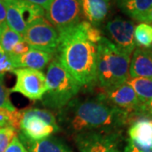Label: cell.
I'll return each mask as SVG.
<instances>
[{
  "mask_svg": "<svg viewBox=\"0 0 152 152\" xmlns=\"http://www.w3.org/2000/svg\"><path fill=\"white\" fill-rule=\"evenodd\" d=\"M21 41H23V37L11 30L6 22L0 26V48L5 53L10 54L14 47Z\"/></svg>",
  "mask_w": 152,
  "mask_h": 152,
  "instance_id": "20",
  "label": "cell"
},
{
  "mask_svg": "<svg viewBox=\"0 0 152 152\" xmlns=\"http://www.w3.org/2000/svg\"><path fill=\"white\" fill-rule=\"evenodd\" d=\"M127 83L134 89L141 103H146L152 100V79L129 77Z\"/></svg>",
  "mask_w": 152,
  "mask_h": 152,
  "instance_id": "19",
  "label": "cell"
},
{
  "mask_svg": "<svg viewBox=\"0 0 152 152\" xmlns=\"http://www.w3.org/2000/svg\"><path fill=\"white\" fill-rule=\"evenodd\" d=\"M105 31L109 41L125 53L130 55L136 48L134 38V24L130 20L115 17L107 23Z\"/></svg>",
  "mask_w": 152,
  "mask_h": 152,
  "instance_id": "11",
  "label": "cell"
},
{
  "mask_svg": "<svg viewBox=\"0 0 152 152\" xmlns=\"http://www.w3.org/2000/svg\"><path fill=\"white\" fill-rule=\"evenodd\" d=\"M17 130L12 127L0 128V152H4L15 136Z\"/></svg>",
  "mask_w": 152,
  "mask_h": 152,
  "instance_id": "24",
  "label": "cell"
},
{
  "mask_svg": "<svg viewBox=\"0 0 152 152\" xmlns=\"http://www.w3.org/2000/svg\"><path fill=\"white\" fill-rule=\"evenodd\" d=\"M80 152H120L119 134L117 131H90L76 134Z\"/></svg>",
  "mask_w": 152,
  "mask_h": 152,
  "instance_id": "9",
  "label": "cell"
},
{
  "mask_svg": "<svg viewBox=\"0 0 152 152\" xmlns=\"http://www.w3.org/2000/svg\"><path fill=\"white\" fill-rule=\"evenodd\" d=\"M45 75L48 90L41 101L48 108L59 111L75 99L80 90V86L57 57L49 64Z\"/></svg>",
  "mask_w": 152,
  "mask_h": 152,
  "instance_id": "4",
  "label": "cell"
},
{
  "mask_svg": "<svg viewBox=\"0 0 152 152\" xmlns=\"http://www.w3.org/2000/svg\"><path fill=\"white\" fill-rule=\"evenodd\" d=\"M135 120L140 118H146L152 119V100L146 103H141L134 113Z\"/></svg>",
  "mask_w": 152,
  "mask_h": 152,
  "instance_id": "26",
  "label": "cell"
},
{
  "mask_svg": "<svg viewBox=\"0 0 152 152\" xmlns=\"http://www.w3.org/2000/svg\"><path fill=\"white\" fill-rule=\"evenodd\" d=\"M124 152H144L140 147H138L134 145L131 140H128V144L125 147L124 151Z\"/></svg>",
  "mask_w": 152,
  "mask_h": 152,
  "instance_id": "31",
  "label": "cell"
},
{
  "mask_svg": "<svg viewBox=\"0 0 152 152\" xmlns=\"http://www.w3.org/2000/svg\"><path fill=\"white\" fill-rule=\"evenodd\" d=\"M117 6L124 14L140 21L152 8V0H115Z\"/></svg>",
  "mask_w": 152,
  "mask_h": 152,
  "instance_id": "18",
  "label": "cell"
},
{
  "mask_svg": "<svg viewBox=\"0 0 152 152\" xmlns=\"http://www.w3.org/2000/svg\"><path fill=\"white\" fill-rule=\"evenodd\" d=\"M6 22V7L4 0H0V26Z\"/></svg>",
  "mask_w": 152,
  "mask_h": 152,
  "instance_id": "29",
  "label": "cell"
},
{
  "mask_svg": "<svg viewBox=\"0 0 152 152\" xmlns=\"http://www.w3.org/2000/svg\"><path fill=\"white\" fill-rule=\"evenodd\" d=\"M140 21L143 22V23H152V8L150 10L147 12L146 14L142 17Z\"/></svg>",
  "mask_w": 152,
  "mask_h": 152,
  "instance_id": "32",
  "label": "cell"
},
{
  "mask_svg": "<svg viewBox=\"0 0 152 152\" xmlns=\"http://www.w3.org/2000/svg\"><path fill=\"white\" fill-rule=\"evenodd\" d=\"M129 77L152 79V58L148 49L135 48L129 64Z\"/></svg>",
  "mask_w": 152,
  "mask_h": 152,
  "instance_id": "17",
  "label": "cell"
},
{
  "mask_svg": "<svg viewBox=\"0 0 152 152\" xmlns=\"http://www.w3.org/2000/svg\"><path fill=\"white\" fill-rule=\"evenodd\" d=\"M134 38L136 46L140 48H152V26L146 23H141L134 27Z\"/></svg>",
  "mask_w": 152,
  "mask_h": 152,
  "instance_id": "21",
  "label": "cell"
},
{
  "mask_svg": "<svg viewBox=\"0 0 152 152\" xmlns=\"http://www.w3.org/2000/svg\"><path fill=\"white\" fill-rule=\"evenodd\" d=\"M58 122L75 134L90 131H117L133 122L129 113L96 98L73 99L58 111Z\"/></svg>",
  "mask_w": 152,
  "mask_h": 152,
  "instance_id": "1",
  "label": "cell"
},
{
  "mask_svg": "<svg viewBox=\"0 0 152 152\" xmlns=\"http://www.w3.org/2000/svg\"><path fill=\"white\" fill-rule=\"evenodd\" d=\"M58 34L56 53L60 63L80 87L96 85L97 45L88 39L81 22Z\"/></svg>",
  "mask_w": 152,
  "mask_h": 152,
  "instance_id": "2",
  "label": "cell"
},
{
  "mask_svg": "<svg viewBox=\"0 0 152 152\" xmlns=\"http://www.w3.org/2000/svg\"><path fill=\"white\" fill-rule=\"evenodd\" d=\"M21 112L20 131L30 140H43L60 129L54 113L50 110L33 107Z\"/></svg>",
  "mask_w": 152,
  "mask_h": 152,
  "instance_id": "5",
  "label": "cell"
},
{
  "mask_svg": "<svg viewBox=\"0 0 152 152\" xmlns=\"http://www.w3.org/2000/svg\"><path fill=\"white\" fill-rule=\"evenodd\" d=\"M141 150H142V149H141ZM142 151H143V150H142ZM144 151V152H146V151Z\"/></svg>",
  "mask_w": 152,
  "mask_h": 152,
  "instance_id": "35",
  "label": "cell"
},
{
  "mask_svg": "<svg viewBox=\"0 0 152 152\" xmlns=\"http://www.w3.org/2000/svg\"><path fill=\"white\" fill-rule=\"evenodd\" d=\"M4 53V51H3V50H2V49L0 48V57H1V55L3 54V53Z\"/></svg>",
  "mask_w": 152,
  "mask_h": 152,
  "instance_id": "34",
  "label": "cell"
},
{
  "mask_svg": "<svg viewBox=\"0 0 152 152\" xmlns=\"http://www.w3.org/2000/svg\"><path fill=\"white\" fill-rule=\"evenodd\" d=\"M148 51H149V53H150V54H151V56L152 58V48H151L150 49H148Z\"/></svg>",
  "mask_w": 152,
  "mask_h": 152,
  "instance_id": "33",
  "label": "cell"
},
{
  "mask_svg": "<svg viewBox=\"0 0 152 152\" xmlns=\"http://www.w3.org/2000/svg\"><path fill=\"white\" fill-rule=\"evenodd\" d=\"M19 139L29 152H72L64 142L52 136L40 140H32L20 133Z\"/></svg>",
  "mask_w": 152,
  "mask_h": 152,
  "instance_id": "16",
  "label": "cell"
},
{
  "mask_svg": "<svg viewBox=\"0 0 152 152\" xmlns=\"http://www.w3.org/2000/svg\"><path fill=\"white\" fill-rule=\"evenodd\" d=\"M80 2L87 21L96 27L108 15L111 0H80Z\"/></svg>",
  "mask_w": 152,
  "mask_h": 152,
  "instance_id": "15",
  "label": "cell"
},
{
  "mask_svg": "<svg viewBox=\"0 0 152 152\" xmlns=\"http://www.w3.org/2000/svg\"><path fill=\"white\" fill-rule=\"evenodd\" d=\"M31 50L30 46L28 45L26 42H25L24 40L18 42V43L14 47V48L11 52V55L13 56H20V55L24 54L26 53H27L28 51Z\"/></svg>",
  "mask_w": 152,
  "mask_h": 152,
  "instance_id": "28",
  "label": "cell"
},
{
  "mask_svg": "<svg viewBox=\"0 0 152 152\" xmlns=\"http://www.w3.org/2000/svg\"><path fill=\"white\" fill-rule=\"evenodd\" d=\"M129 64L130 55L102 37L97 44L96 84L104 90L127 82L129 78Z\"/></svg>",
  "mask_w": 152,
  "mask_h": 152,
  "instance_id": "3",
  "label": "cell"
},
{
  "mask_svg": "<svg viewBox=\"0 0 152 152\" xmlns=\"http://www.w3.org/2000/svg\"><path fill=\"white\" fill-rule=\"evenodd\" d=\"M22 37L31 49L52 54L57 53L59 34L46 17L40 18L31 23Z\"/></svg>",
  "mask_w": 152,
  "mask_h": 152,
  "instance_id": "7",
  "label": "cell"
},
{
  "mask_svg": "<svg viewBox=\"0 0 152 152\" xmlns=\"http://www.w3.org/2000/svg\"><path fill=\"white\" fill-rule=\"evenodd\" d=\"M11 56L15 69H31L36 70L45 69L54 58V54L31 48L24 54L20 56Z\"/></svg>",
  "mask_w": 152,
  "mask_h": 152,
  "instance_id": "13",
  "label": "cell"
},
{
  "mask_svg": "<svg viewBox=\"0 0 152 152\" xmlns=\"http://www.w3.org/2000/svg\"></svg>",
  "mask_w": 152,
  "mask_h": 152,
  "instance_id": "36",
  "label": "cell"
},
{
  "mask_svg": "<svg viewBox=\"0 0 152 152\" xmlns=\"http://www.w3.org/2000/svg\"><path fill=\"white\" fill-rule=\"evenodd\" d=\"M26 1H28L30 3H32L34 4H37V5L42 7L46 11V10L48 8L49 4H51V2L53 0H26Z\"/></svg>",
  "mask_w": 152,
  "mask_h": 152,
  "instance_id": "30",
  "label": "cell"
},
{
  "mask_svg": "<svg viewBox=\"0 0 152 152\" xmlns=\"http://www.w3.org/2000/svg\"><path fill=\"white\" fill-rule=\"evenodd\" d=\"M4 75H0V108L6 109L10 112H14L16 108L12 104L10 98V91L7 89L4 82Z\"/></svg>",
  "mask_w": 152,
  "mask_h": 152,
  "instance_id": "23",
  "label": "cell"
},
{
  "mask_svg": "<svg viewBox=\"0 0 152 152\" xmlns=\"http://www.w3.org/2000/svg\"><path fill=\"white\" fill-rule=\"evenodd\" d=\"M99 96L111 105L131 113L133 122L135 120L134 113L141 102L134 89L127 82L104 89Z\"/></svg>",
  "mask_w": 152,
  "mask_h": 152,
  "instance_id": "12",
  "label": "cell"
},
{
  "mask_svg": "<svg viewBox=\"0 0 152 152\" xmlns=\"http://www.w3.org/2000/svg\"><path fill=\"white\" fill-rule=\"evenodd\" d=\"M4 4L6 24L21 36L31 23L46 17L45 10L26 0H4Z\"/></svg>",
  "mask_w": 152,
  "mask_h": 152,
  "instance_id": "6",
  "label": "cell"
},
{
  "mask_svg": "<svg viewBox=\"0 0 152 152\" xmlns=\"http://www.w3.org/2000/svg\"><path fill=\"white\" fill-rule=\"evenodd\" d=\"M129 140L142 150L152 147V119L140 118L130 124L128 130Z\"/></svg>",
  "mask_w": 152,
  "mask_h": 152,
  "instance_id": "14",
  "label": "cell"
},
{
  "mask_svg": "<svg viewBox=\"0 0 152 152\" xmlns=\"http://www.w3.org/2000/svg\"><path fill=\"white\" fill-rule=\"evenodd\" d=\"M80 17V0H53L46 10V19L58 33L77 26Z\"/></svg>",
  "mask_w": 152,
  "mask_h": 152,
  "instance_id": "8",
  "label": "cell"
},
{
  "mask_svg": "<svg viewBox=\"0 0 152 152\" xmlns=\"http://www.w3.org/2000/svg\"><path fill=\"white\" fill-rule=\"evenodd\" d=\"M81 24L82 26H83V27H84V30L86 31V34L88 39L91 42L97 45L98 42L102 38V35L101 30L96 27V26L91 25V23H89L88 21H81Z\"/></svg>",
  "mask_w": 152,
  "mask_h": 152,
  "instance_id": "25",
  "label": "cell"
},
{
  "mask_svg": "<svg viewBox=\"0 0 152 152\" xmlns=\"http://www.w3.org/2000/svg\"><path fill=\"white\" fill-rule=\"evenodd\" d=\"M4 152H29L19 139L18 136H15L8 145Z\"/></svg>",
  "mask_w": 152,
  "mask_h": 152,
  "instance_id": "27",
  "label": "cell"
},
{
  "mask_svg": "<svg viewBox=\"0 0 152 152\" xmlns=\"http://www.w3.org/2000/svg\"><path fill=\"white\" fill-rule=\"evenodd\" d=\"M13 73L16 75V81L10 92L20 93L31 101L42 100L48 90L46 75L42 71L16 69Z\"/></svg>",
  "mask_w": 152,
  "mask_h": 152,
  "instance_id": "10",
  "label": "cell"
},
{
  "mask_svg": "<svg viewBox=\"0 0 152 152\" xmlns=\"http://www.w3.org/2000/svg\"><path fill=\"white\" fill-rule=\"evenodd\" d=\"M21 118V111L10 112L6 109L0 108V128L12 127L15 130H20Z\"/></svg>",
  "mask_w": 152,
  "mask_h": 152,
  "instance_id": "22",
  "label": "cell"
}]
</instances>
